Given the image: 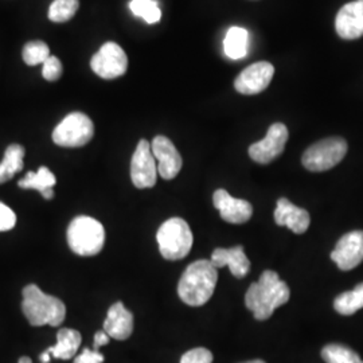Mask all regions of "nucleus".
<instances>
[{
  "label": "nucleus",
  "mask_w": 363,
  "mask_h": 363,
  "mask_svg": "<svg viewBox=\"0 0 363 363\" xmlns=\"http://www.w3.org/2000/svg\"><path fill=\"white\" fill-rule=\"evenodd\" d=\"M57 179L50 169L45 166L39 167L38 171L27 172L23 179L18 182V186L25 190H37L45 199L54 198V190Z\"/></svg>",
  "instance_id": "6ab92c4d"
},
{
  "label": "nucleus",
  "mask_w": 363,
  "mask_h": 363,
  "mask_svg": "<svg viewBox=\"0 0 363 363\" xmlns=\"http://www.w3.org/2000/svg\"><path fill=\"white\" fill-rule=\"evenodd\" d=\"M288 140V130L281 123H274L269 127L267 136L249 147V156L259 164H268L277 156L281 155Z\"/></svg>",
  "instance_id": "9d476101"
},
{
  "label": "nucleus",
  "mask_w": 363,
  "mask_h": 363,
  "mask_svg": "<svg viewBox=\"0 0 363 363\" xmlns=\"http://www.w3.org/2000/svg\"><path fill=\"white\" fill-rule=\"evenodd\" d=\"M244 363H265L264 361H261V359H255V361H247V362Z\"/></svg>",
  "instance_id": "f704fd0d"
},
{
  "label": "nucleus",
  "mask_w": 363,
  "mask_h": 363,
  "mask_svg": "<svg viewBox=\"0 0 363 363\" xmlns=\"http://www.w3.org/2000/svg\"><path fill=\"white\" fill-rule=\"evenodd\" d=\"M50 359H52V355H50L49 351L46 350L43 354H40V362L49 363L50 362Z\"/></svg>",
  "instance_id": "473e14b6"
},
{
  "label": "nucleus",
  "mask_w": 363,
  "mask_h": 363,
  "mask_svg": "<svg viewBox=\"0 0 363 363\" xmlns=\"http://www.w3.org/2000/svg\"><path fill=\"white\" fill-rule=\"evenodd\" d=\"M160 255L166 259H181L186 257L193 247V233L189 223L174 217L166 220L156 234Z\"/></svg>",
  "instance_id": "39448f33"
},
{
  "label": "nucleus",
  "mask_w": 363,
  "mask_h": 363,
  "mask_svg": "<svg viewBox=\"0 0 363 363\" xmlns=\"http://www.w3.org/2000/svg\"><path fill=\"white\" fill-rule=\"evenodd\" d=\"M322 358L325 363H363L355 351L337 343L325 346L322 350Z\"/></svg>",
  "instance_id": "b1692460"
},
{
  "label": "nucleus",
  "mask_w": 363,
  "mask_h": 363,
  "mask_svg": "<svg viewBox=\"0 0 363 363\" xmlns=\"http://www.w3.org/2000/svg\"><path fill=\"white\" fill-rule=\"evenodd\" d=\"M25 154L26 151L21 144H11L7 147L4 157L0 163V184L13 179L16 172L23 169Z\"/></svg>",
  "instance_id": "4be33fe9"
},
{
  "label": "nucleus",
  "mask_w": 363,
  "mask_h": 363,
  "mask_svg": "<svg viewBox=\"0 0 363 363\" xmlns=\"http://www.w3.org/2000/svg\"><path fill=\"white\" fill-rule=\"evenodd\" d=\"M130 13L143 18L148 25H155L162 18V10L156 0H130Z\"/></svg>",
  "instance_id": "393cba45"
},
{
  "label": "nucleus",
  "mask_w": 363,
  "mask_h": 363,
  "mask_svg": "<svg viewBox=\"0 0 363 363\" xmlns=\"http://www.w3.org/2000/svg\"><path fill=\"white\" fill-rule=\"evenodd\" d=\"M210 261L217 269L222 267H229L230 272L237 279H244L250 269V261L247 259L242 247H234L230 249L218 247L213 252Z\"/></svg>",
  "instance_id": "f3484780"
},
{
  "label": "nucleus",
  "mask_w": 363,
  "mask_h": 363,
  "mask_svg": "<svg viewBox=\"0 0 363 363\" xmlns=\"http://www.w3.org/2000/svg\"><path fill=\"white\" fill-rule=\"evenodd\" d=\"M249 48V33L242 27H230L223 40L226 57L230 60H242L247 57Z\"/></svg>",
  "instance_id": "412c9836"
},
{
  "label": "nucleus",
  "mask_w": 363,
  "mask_h": 363,
  "mask_svg": "<svg viewBox=\"0 0 363 363\" xmlns=\"http://www.w3.org/2000/svg\"><path fill=\"white\" fill-rule=\"evenodd\" d=\"M104 242L105 230L101 222L86 216H79L70 222L67 244L78 256L91 257L99 255Z\"/></svg>",
  "instance_id": "20e7f679"
},
{
  "label": "nucleus",
  "mask_w": 363,
  "mask_h": 363,
  "mask_svg": "<svg viewBox=\"0 0 363 363\" xmlns=\"http://www.w3.org/2000/svg\"><path fill=\"white\" fill-rule=\"evenodd\" d=\"M22 310L28 323L35 327H58L65 322L66 307L61 298L46 295L38 286L30 284L23 289Z\"/></svg>",
  "instance_id": "7ed1b4c3"
},
{
  "label": "nucleus",
  "mask_w": 363,
  "mask_h": 363,
  "mask_svg": "<svg viewBox=\"0 0 363 363\" xmlns=\"http://www.w3.org/2000/svg\"><path fill=\"white\" fill-rule=\"evenodd\" d=\"M109 339L111 337L105 333V331H99L96 333L94 335V350H100V347H103L105 345L109 343Z\"/></svg>",
  "instance_id": "2f4dec72"
},
{
  "label": "nucleus",
  "mask_w": 363,
  "mask_h": 363,
  "mask_svg": "<svg viewBox=\"0 0 363 363\" xmlns=\"http://www.w3.org/2000/svg\"><path fill=\"white\" fill-rule=\"evenodd\" d=\"M181 363H213V354L205 347H196L183 354Z\"/></svg>",
  "instance_id": "c85d7f7f"
},
{
  "label": "nucleus",
  "mask_w": 363,
  "mask_h": 363,
  "mask_svg": "<svg viewBox=\"0 0 363 363\" xmlns=\"http://www.w3.org/2000/svg\"><path fill=\"white\" fill-rule=\"evenodd\" d=\"M347 154V143L342 138H328L311 145L303 155V166L312 172L335 167Z\"/></svg>",
  "instance_id": "0eeeda50"
},
{
  "label": "nucleus",
  "mask_w": 363,
  "mask_h": 363,
  "mask_svg": "<svg viewBox=\"0 0 363 363\" xmlns=\"http://www.w3.org/2000/svg\"><path fill=\"white\" fill-rule=\"evenodd\" d=\"M289 296L291 291L279 274L273 271H265L259 276V281L249 286L245 304L257 320H267L276 308L286 304Z\"/></svg>",
  "instance_id": "f257e3e1"
},
{
  "label": "nucleus",
  "mask_w": 363,
  "mask_h": 363,
  "mask_svg": "<svg viewBox=\"0 0 363 363\" xmlns=\"http://www.w3.org/2000/svg\"><path fill=\"white\" fill-rule=\"evenodd\" d=\"M130 178L138 189H151L155 186L157 164L151 144L144 139L139 142L132 156Z\"/></svg>",
  "instance_id": "1a4fd4ad"
},
{
  "label": "nucleus",
  "mask_w": 363,
  "mask_h": 363,
  "mask_svg": "<svg viewBox=\"0 0 363 363\" xmlns=\"http://www.w3.org/2000/svg\"><path fill=\"white\" fill-rule=\"evenodd\" d=\"M157 164V174L166 179H174L182 169L183 160L177 147L166 136H156L151 144Z\"/></svg>",
  "instance_id": "ddd939ff"
},
{
  "label": "nucleus",
  "mask_w": 363,
  "mask_h": 363,
  "mask_svg": "<svg viewBox=\"0 0 363 363\" xmlns=\"http://www.w3.org/2000/svg\"><path fill=\"white\" fill-rule=\"evenodd\" d=\"M331 259L340 271H351L363 261V232L345 234L331 253Z\"/></svg>",
  "instance_id": "f8f14e48"
},
{
  "label": "nucleus",
  "mask_w": 363,
  "mask_h": 363,
  "mask_svg": "<svg viewBox=\"0 0 363 363\" xmlns=\"http://www.w3.org/2000/svg\"><path fill=\"white\" fill-rule=\"evenodd\" d=\"M274 222L279 226H286L294 233L303 234L310 226V214L307 210L295 206L286 198H280L274 210Z\"/></svg>",
  "instance_id": "dca6fc26"
},
{
  "label": "nucleus",
  "mask_w": 363,
  "mask_h": 363,
  "mask_svg": "<svg viewBox=\"0 0 363 363\" xmlns=\"http://www.w3.org/2000/svg\"><path fill=\"white\" fill-rule=\"evenodd\" d=\"M22 57L26 65L35 66L39 64L43 65V62L50 57V49L42 40H33L25 45Z\"/></svg>",
  "instance_id": "bb28decb"
},
{
  "label": "nucleus",
  "mask_w": 363,
  "mask_h": 363,
  "mask_svg": "<svg viewBox=\"0 0 363 363\" xmlns=\"http://www.w3.org/2000/svg\"><path fill=\"white\" fill-rule=\"evenodd\" d=\"M18 363H33L28 357H22Z\"/></svg>",
  "instance_id": "72a5a7b5"
},
{
  "label": "nucleus",
  "mask_w": 363,
  "mask_h": 363,
  "mask_svg": "<svg viewBox=\"0 0 363 363\" xmlns=\"http://www.w3.org/2000/svg\"><path fill=\"white\" fill-rule=\"evenodd\" d=\"M335 30L340 38H361L363 35V0L345 4L337 15Z\"/></svg>",
  "instance_id": "2eb2a0df"
},
{
  "label": "nucleus",
  "mask_w": 363,
  "mask_h": 363,
  "mask_svg": "<svg viewBox=\"0 0 363 363\" xmlns=\"http://www.w3.org/2000/svg\"><path fill=\"white\" fill-rule=\"evenodd\" d=\"M104 331L116 340H125L132 335L133 315L121 301H117L109 308L104 322Z\"/></svg>",
  "instance_id": "a211bd4d"
},
{
  "label": "nucleus",
  "mask_w": 363,
  "mask_h": 363,
  "mask_svg": "<svg viewBox=\"0 0 363 363\" xmlns=\"http://www.w3.org/2000/svg\"><path fill=\"white\" fill-rule=\"evenodd\" d=\"M94 135V125L89 117L81 112H73L52 130V142L65 148H78L89 143Z\"/></svg>",
  "instance_id": "423d86ee"
},
{
  "label": "nucleus",
  "mask_w": 363,
  "mask_h": 363,
  "mask_svg": "<svg viewBox=\"0 0 363 363\" xmlns=\"http://www.w3.org/2000/svg\"><path fill=\"white\" fill-rule=\"evenodd\" d=\"M91 67L99 77L104 79L121 77L128 69V57L117 43L106 42L91 57Z\"/></svg>",
  "instance_id": "6e6552de"
},
{
  "label": "nucleus",
  "mask_w": 363,
  "mask_h": 363,
  "mask_svg": "<svg viewBox=\"0 0 363 363\" xmlns=\"http://www.w3.org/2000/svg\"><path fill=\"white\" fill-rule=\"evenodd\" d=\"M334 308L340 315H352L363 308V283L352 291L340 294L334 301Z\"/></svg>",
  "instance_id": "5701e85b"
},
{
  "label": "nucleus",
  "mask_w": 363,
  "mask_h": 363,
  "mask_svg": "<svg viewBox=\"0 0 363 363\" xmlns=\"http://www.w3.org/2000/svg\"><path fill=\"white\" fill-rule=\"evenodd\" d=\"M16 223V216L11 208L0 202V232L11 230Z\"/></svg>",
  "instance_id": "c756f323"
},
{
  "label": "nucleus",
  "mask_w": 363,
  "mask_h": 363,
  "mask_svg": "<svg viewBox=\"0 0 363 363\" xmlns=\"http://www.w3.org/2000/svg\"><path fill=\"white\" fill-rule=\"evenodd\" d=\"M62 72H64V69H62L61 61L57 57H54V55H50L43 62L42 76H43L45 79H48V81H57V79H60L61 76H62Z\"/></svg>",
  "instance_id": "cd10ccee"
},
{
  "label": "nucleus",
  "mask_w": 363,
  "mask_h": 363,
  "mask_svg": "<svg viewBox=\"0 0 363 363\" xmlns=\"http://www.w3.org/2000/svg\"><path fill=\"white\" fill-rule=\"evenodd\" d=\"M81 346V334L73 328H61L57 334V345L49 347L52 358L57 359H72Z\"/></svg>",
  "instance_id": "aec40b11"
},
{
  "label": "nucleus",
  "mask_w": 363,
  "mask_h": 363,
  "mask_svg": "<svg viewBox=\"0 0 363 363\" xmlns=\"http://www.w3.org/2000/svg\"><path fill=\"white\" fill-rule=\"evenodd\" d=\"M213 202L216 208L220 211L222 220L229 223H245L253 214V208L247 201L233 198L226 190L222 189L214 193Z\"/></svg>",
  "instance_id": "4468645a"
},
{
  "label": "nucleus",
  "mask_w": 363,
  "mask_h": 363,
  "mask_svg": "<svg viewBox=\"0 0 363 363\" xmlns=\"http://www.w3.org/2000/svg\"><path fill=\"white\" fill-rule=\"evenodd\" d=\"M104 355L97 350L84 349V351L74 358V363H103Z\"/></svg>",
  "instance_id": "7c9ffc66"
},
{
  "label": "nucleus",
  "mask_w": 363,
  "mask_h": 363,
  "mask_svg": "<svg viewBox=\"0 0 363 363\" xmlns=\"http://www.w3.org/2000/svg\"><path fill=\"white\" fill-rule=\"evenodd\" d=\"M218 271L210 259H198L187 267L178 284L182 301L191 307L206 304L214 294Z\"/></svg>",
  "instance_id": "f03ea898"
},
{
  "label": "nucleus",
  "mask_w": 363,
  "mask_h": 363,
  "mask_svg": "<svg viewBox=\"0 0 363 363\" xmlns=\"http://www.w3.org/2000/svg\"><path fill=\"white\" fill-rule=\"evenodd\" d=\"M274 74V67L272 64L261 61L253 65L247 66L241 74L234 81L235 91L245 96L259 94L268 88Z\"/></svg>",
  "instance_id": "9b49d317"
},
{
  "label": "nucleus",
  "mask_w": 363,
  "mask_h": 363,
  "mask_svg": "<svg viewBox=\"0 0 363 363\" xmlns=\"http://www.w3.org/2000/svg\"><path fill=\"white\" fill-rule=\"evenodd\" d=\"M79 7L78 0H54L49 9V19L55 23L70 21Z\"/></svg>",
  "instance_id": "a878e982"
}]
</instances>
